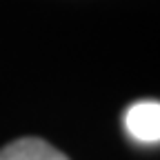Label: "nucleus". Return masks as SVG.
<instances>
[{"label": "nucleus", "mask_w": 160, "mask_h": 160, "mask_svg": "<svg viewBox=\"0 0 160 160\" xmlns=\"http://www.w3.org/2000/svg\"><path fill=\"white\" fill-rule=\"evenodd\" d=\"M125 127L133 140L151 145L160 140V105L158 100H140L125 113Z\"/></svg>", "instance_id": "1"}, {"label": "nucleus", "mask_w": 160, "mask_h": 160, "mask_svg": "<svg viewBox=\"0 0 160 160\" xmlns=\"http://www.w3.org/2000/svg\"><path fill=\"white\" fill-rule=\"evenodd\" d=\"M0 160H69L40 138H20L0 149Z\"/></svg>", "instance_id": "2"}]
</instances>
